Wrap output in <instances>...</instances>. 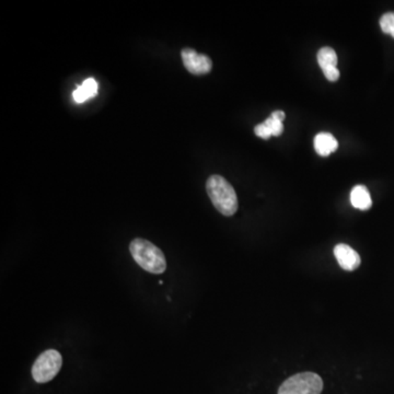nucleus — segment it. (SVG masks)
<instances>
[{"instance_id":"nucleus-1","label":"nucleus","mask_w":394,"mask_h":394,"mask_svg":"<svg viewBox=\"0 0 394 394\" xmlns=\"http://www.w3.org/2000/svg\"><path fill=\"white\" fill-rule=\"evenodd\" d=\"M207 194L215 208L224 216H234L238 210V197L232 185L220 175H212L207 180Z\"/></svg>"},{"instance_id":"nucleus-2","label":"nucleus","mask_w":394,"mask_h":394,"mask_svg":"<svg viewBox=\"0 0 394 394\" xmlns=\"http://www.w3.org/2000/svg\"><path fill=\"white\" fill-rule=\"evenodd\" d=\"M129 251L135 262L146 272L158 275L166 270V256L150 241L141 238L134 239L129 244Z\"/></svg>"},{"instance_id":"nucleus-3","label":"nucleus","mask_w":394,"mask_h":394,"mask_svg":"<svg viewBox=\"0 0 394 394\" xmlns=\"http://www.w3.org/2000/svg\"><path fill=\"white\" fill-rule=\"evenodd\" d=\"M323 381L314 372H302L282 382L278 394H321Z\"/></svg>"},{"instance_id":"nucleus-4","label":"nucleus","mask_w":394,"mask_h":394,"mask_svg":"<svg viewBox=\"0 0 394 394\" xmlns=\"http://www.w3.org/2000/svg\"><path fill=\"white\" fill-rule=\"evenodd\" d=\"M63 365V358L56 350H47L35 360L32 377L37 383H47L56 377Z\"/></svg>"},{"instance_id":"nucleus-5","label":"nucleus","mask_w":394,"mask_h":394,"mask_svg":"<svg viewBox=\"0 0 394 394\" xmlns=\"http://www.w3.org/2000/svg\"><path fill=\"white\" fill-rule=\"evenodd\" d=\"M185 68L193 75H205L212 71V59L204 54L197 53L193 49H184L181 53Z\"/></svg>"},{"instance_id":"nucleus-6","label":"nucleus","mask_w":394,"mask_h":394,"mask_svg":"<svg viewBox=\"0 0 394 394\" xmlns=\"http://www.w3.org/2000/svg\"><path fill=\"white\" fill-rule=\"evenodd\" d=\"M334 256H335L340 266L343 270H348V272L355 270L362 262L359 254L353 248H350L345 244H338L334 248Z\"/></svg>"},{"instance_id":"nucleus-7","label":"nucleus","mask_w":394,"mask_h":394,"mask_svg":"<svg viewBox=\"0 0 394 394\" xmlns=\"http://www.w3.org/2000/svg\"><path fill=\"white\" fill-rule=\"evenodd\" d=\"M338 143L330 133H320L314 137V149L321 157H328L338 149Z\"/></svg>"},{"instance_id":"nucleus-8","label":"nucleus","mask_w":394,"mask_h":394,"mask_svg":"<svg viewBox=\"0 0 394 394\" xmlns=\"http://www.w3.org/2000/svg\"><path fill=\"white\" fill-rule=\"evenodd\" d=\"M350 202L355 208L360 210H368L372 205L369 191L364 185H356L350 193Z\"/></svg>"},{"instance_id":"nucleus-9","label":"nucleus","mask_w":394,"mask_h":394,"mask_svg":"<svg viewBox=\"0 0 394 394\" xmlns=\"http://www.w3.org/2000/svg\"><path fill=\"white\" fill-rule=\"evenodd\" d=\"M97 83L95 79L88 78L83 81V85H79L75 91H73V100L77 103L85 102L88 99L95 97L97 95Z\"/></svg>"},{"instance_id":"nucleus-10","label":"nucleus","mask_w":394,"mask_h":394,"mask_svg":"<svg viewBox=\"0 0 394 394\" xmlns=\"http://www.w3.org/2000/svg\"><path fill=\"white\" fill-rule=\"evenodd\" d=\"M318 63H319L322 71L336 67V65H338V55H336L335 51L331 47H322L318 52Z\"/></svg>"},{"instance_id":"nucleus-11","label":"nucleus","mask_w":394,"mask_h":394,"mask_svg":"<svg viewBox=\"0 0 394 394\" xmlns=\"http://www.w3.org/2000/svg\"><path fill=\"white\" fill-rule=\"evenodd\" d=\"M380 27L382 31L394 37V13H388L380 19Z\"/></svg>"},{"instance_id":"nucleus-12","label":"nucleus","mask_w":394,"mask_h":394,"mask_svg":"<svg viewBox=\"0 0 394 394\" xmlns=\"http://www.w3.org/2000/svg\"><path fill=\"white\" fill-rule=\"evenodd\" d=\"M264 123H265L266 126L270 129L272 136H280V135L282 134V131H284V125H282V122H280L278 119L270 117L264 121Z\"/></svg>"},{"instance_id":"nucleus-13","label":"nucleus","mask_w":394,"mask_h":394,"mask_svg":"<svg viewBox=\"0 0 394 394\" xmlns=\"http://www.w3.org/2000/svg\"><path fill=\"white\" fill-rule=\"evenodd\" d=\"M254 133H256V136L263 139H268L270 138V136H272L270 129H268V127L266 126L265 123L264 122L261 123V124L256 125V126L254 127Z\"/></svg>"},{"instance_id":"nucleus-14","label":"nucleus","mask_w":394,"mask_h":394,"mask_svg":"<svg viewBox=\"0 0 394 394\" xmlns=\"http://www.w3.org/2000/svg\"><path fill=\"white\" fill-rule=\"evenodd\" d=\"M324 76L328 80L334 81L338 80L340 78V71H338V67H332V68L326 69L323 71Z\"/></svg>"},{"instance_id":"nucleus-15","label":"nucleus","mask_w":394,"mask_h":394,"mask_svg":"<svg viewBox=\"0 0 394 394\" xmlns=\"http://www.w3.org/2000/svg\"><path fill=\"white\" fill-rule=\"evenodd\" d=\"M270 117H274V119H278V121H280V122H282V121H284L285 119V117H286V114H285L282 111H280V109H277V111H274V112L270 114Z\"/></svg>"}]
</instances>
